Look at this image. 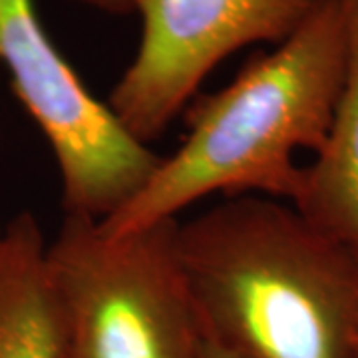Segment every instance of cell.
I'll return each instance as SVG.
<instances>
[{
  "mask_svg": "<svg viewBox=\"0 0 358 358\" xmlns=\"http://www.w3.org/2000/svg\"><path fill=\"white\" fill-rule=\"evenodd\" d=\"M345 76V22L338 0L317 10L273 50L255 54L235 80L195 96L187 136L159 157L140 192L100 223L106 235H128L178 219L211 193L263 195L293 203L303 166L296 152L317 155L333 126Z\"/></svg>",
  "mask_w": 358,
  "mask_h": 358,
  "instance_id": "6da1fadb",
  "label": "cell"
},
{
  "mask_svg": "<svg viewBox=\"0 0 358 358\" xmlns=\"http://www.w3.org/2000/svg\"><path fill=\"white\" fill-rule=\"evenodd\" d=\"M207 341L233 358H358V257L294 205L227 197L178 225Z\"/></svg>",
  "mask_w": 358,
  "mask_h": 358,
  "instance_id": "7a4b0ae2",
  "label": "cell"
},
{
  "mask_svg": "<svg viewBox=\"0 0 358 358\" xmlns=\"http://www.w3.org/2000/svg\"><path fill=\"white\" fill-rule=\"evenodd\" d=\"M178 225L106 235L96 219L66 215L46 247L62 358H205Z\"/></svg>",
  "mask_w": 358,
  "mask_h": 358,
  "instance_id": "3957f363",
  "label": "cell"
},
{
  "mask_svg": "<svg viewBox=\"0 0 358 358\" xmlns=\"http://www.w3.org/2000/svg\"><path fill=\"white\" fill-rule=\"evenodd\" d=\"M0 68L50 143L66 215L103 221L140 192L159 155L86 88L44 30L34 0H0Z\"/></svg>",
  "mask_w": 358,
  "mask_h": 358,
  "instance_id": "277c9868",
  "label": "cell"
},
{
  "mask_svg": "<svg viewBox=\"0 0 358 358\" xmlns=\"http://www.w3.org/2000/svg\"><path fill=\"white\" fill-rule=\"evenodd\" d=\"M322 0H134L141 40L108 106L141 143L157 140L227 56L277 46Z\"/></svg>",
  "mask_w": 358,
  "mask_h": 358,
  "instance_id": "5b68a950",
  "label": "cell"
},
{
  "mask_svg": "<svg viewBox=\"0 0 358 358\" xmlns=\"http://www.w3.org/2000/svg\"><path fill=\"white\" fill-rule=\"evenodd\" d=\"M345 22V76L329 138L303 166L294 205L358 257V0H338Z\"/></svg>",
  "mask_w": 358,
  "mask_h": 358,
  "instance_id": "8992f818",
  "label": "cell"
},
{
  "mask_svg": "<svg viewBox=\"0 0 358 358\" xmlns=\"http://www.w3.org/2000/svg\"><path fill=\"white\" fill-rule=\"evenodd\" d=\"M46 247L28 211L0 219V358H62Z\"/></svg>",
  "mask_w": 358,
  "mask_h": 358,
  "instance_id": "52a82bcc",
  "label": "cell"
},
{
  "mask_svg": "<svg viewBox=\"0 0 358 358\" xmlns=\"http://www.w3.org/2000/svg\"><path fill=\"white\" fill-rule=\"evenodd\" d=\"M74 2L92 6L100 13L114 14V16H126L134 13V0H74Z\"/></svg>",
  "mask_w": 358,
  "mask_h": 358,
  "instance_id": "ba28073f",
  "label": "cell"
},
{
  "mask_svg": "<svg viewBox=\"0 0 358 358\" xmlns=\"http://www.w3.org/2000/svg\"><path fill=\"white\" fill-rule=\"evenodd\" d=\"M205 358H233L227 352V350H223L221 346H217L215 343H211V341H207L205 338Z\"/></svg>",
  "mask_w": 358,
  "mask_h": 358,
  "instance_id": "9c48e42d",
  "label": "cell"
}]
</instances>
